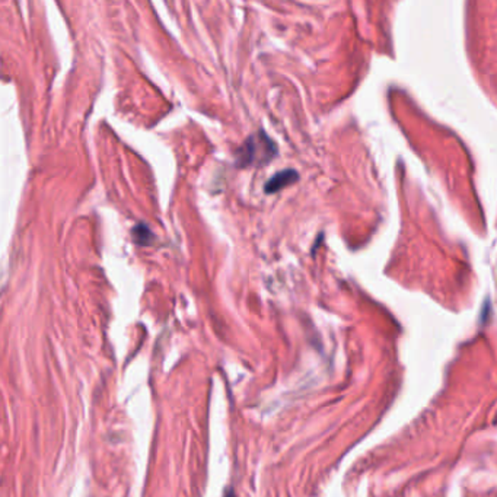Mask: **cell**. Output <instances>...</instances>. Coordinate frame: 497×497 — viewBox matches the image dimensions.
Instances as JSON below:
<instances>
[{
  "instance_id": "obj_1",
  "label": "cell",
  "mask_w": 497,
  "mask_h": 497,
  "mask_svg": "<svg viewBox=\"0 0 497 497\" xmlns=\"http://www.w3.org/2000/svg\"><path fill=\"white\" fill-rule=\"evenodd\" d=\"M277 156V146L274 141L259 130L250 136L241 148L235 152V163L240 168H248L252 165H264Z\"/></svg>"
},
{
  "instance_id": "obj_2",
  "label": "cell",
  "mask_w": 497,
  "mask_h": 497,
  "mask_svg": "<svg viewBox=\"0 0 497 497\" xmlns=\"http://www.w3.org/2000/svg\"><path fill=\"white\" fill-rule=\"evenodd\" d=\"M299 180V174L295 171V170H285V171H280L277 174H274L264 185V192L269 193V194H274L280 190H283V188L291 185V184H295L296 181Z\"/></svg>"
},
{
  "instance_id": "obj_3",
  "label": "cell",
  "mask_w": 497,
  "mask_h": 497,
  "mask_svg": "<svg viewBox=\"0 0 497 497\" xmlns=\"http://www.w3.org/2000/svg\"><path fill=\"white\" fill-rule=\"evenodd\" d=\"M131 240L140 247H148L153 241V232L146 223H137L131 229Z\"/></svg>"
},
{
  "instance_id": "obj_4",
  "label": "cell",
  "mask_w": 497,
  "mask_h": 497,
  "mask_svg": "<svg viewBox=\"0 0 497 497\" xmlns=\"http://www.w3.org/2000/svg\"><path fill=\"white\" fill-rule=\"evenodd\" d=\"M226 497H235V494H233V493H229V494H226Z\"/></svg>"
}]
</instances>
